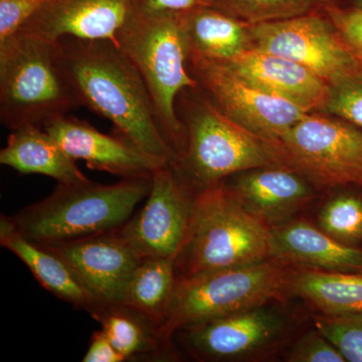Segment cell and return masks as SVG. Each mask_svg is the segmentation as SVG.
Wrapping results in <instances>:
<instances>
[{"mask_svg": "<svg viewBox=\"0 0 362 362\" xmlns=\"http://www.w3.org/2000/svg\"><path fill=\"white\" fill-rule=\"evenodd\" d=\"M116 45L141 75L162 133L176 160L185 147L176 99L182 90L199 88L187 69L180 13L141 9L119 32Z\"/></svg>", "mask_w": 362, "mask_h": 362, "instance_id": "obj_5", "label": "cell"}, {"mask_svg": "<svg viewBox=\"0 0 362 362\" xmlns=\"http://www.w3.org/2000/svg\"><path fill=\"white\" fill-rule=\"evenodd\" d=\"M291 290L324 315L362 316V273L301 271L293 275Z\"/></svg>", "mask_w": 362, "mask_h": 362, "instance_id": "obj_23", "label": "cell"}, {"mask_svg": "<svg viewBox=\"0 0 362 362\" xmlns=\"http://www.w3.org/2000/svg\"><path fill=\"white\" fill-rule=\"evenodd\" d=\"M194 195L171 165L154 173L144 206L119 228L140 259L177 258L187 239Z\"/></svg>", "mask_w": 362, "mask_h": 362, "instance_id": "obj_11", "label": "cell"}, {"mask_svg": "<svg viewBox=\"0 0 362 362\" xmlns=\"http://www.w3.org/2000/svg\"><path fill=\"white\" fill-rule=\"evenodd\" d=\"M323 114L337 117L362 129V71L331 86Z\"/></svg>", "mask_w": 362, "mask_h": 362, "instance_id": "obj_28", "label": "cell"}, {"mask_svg": "<svg viewBox=\"0 0 362 362\" xmlns=\"http://www.w3.org/2000/svg\"><path fill=\"white\" fill-rule=\"evenodd\" d=\"M270 259L178 278L160 331L173 339L177 331L278 299L291 289L293 275Z\"/></svg>", "mask_w": 362, "mask_h": 362, "instance_id": "obj_7", "label": "cell"}, {"mask_svg": "<svg viewBox=\"0 0 362 362\" xmlns=\"http://www.w3.org/2000/svg\"><path fill=\"white\" fill-rule=\"evenodd\" d=\"M44 247L70 266L99 303L122 304L131 277L141 262L119 228Z\"/></svg>", "mask_w": 362, "mask_h": 362, "instance_id": "obj_12", "label": "cell"}, {"mask_svg": "<svg viewBox=\"0 0 362 362\" xmlns=\"http://www.w3.org/2000/svg\"><path fill=\"white\" fill-rule=\"evenodd\" d=\"M272 258L329 272L362 273V250L305 221H293L272 228Z\"/></svg>", "mask_w": 362, "mask_h": 362, "instance_id": "obj_18", "label": "cell"}, {"mask_svg": "<svg viewBox=\"0 0 362 362\" xmlns=\"http://www.w3.org/2000/svg\"><path fill=\"white\" fill-rule=\"evenodd\" d=\"M197 6H213V0H142V9L146 11L182 13Z\"/></svg>", "mask_w": 362, "mask_h": 362, "instance_id": "obj_33", "label": "cell"}, {"mask_svg": "<svg viewBox=\"0 0 362 362\" xmlns=\"http://www.w3.org/2000/svg\"><path fill=\"white\" fill-rule=\"evenodd\" d=\"M47 0H0V42L11 39Z\"/></svg>", "mask_w": 362, "mask_h": 362, "instance_id": "obj_30", "label": "cell"}, {"mask_svg": "<svg viewBox=\"0 0 362 362\" xmlns=\"http://www.w3.org/2000/svg\"><path fill=\"white\" fill-rule=\"evenodd\" d=\"M187 69L199 90L221 113L264 139H275L309 114L252 84L226 64L188 59Z\"/></svg>", "mask_w": 362, "mask_h": 362, "instance_id": "obj_10", "label": "cell"}, {"mask_svg": "<svg viewBox=\"0 0 362 362\" xmlns=\"http://www.w3.org/2000/svg\"><path fill=\"white\" fill-rule=\"evenodd\" d=\"M335 4L362 13V0H335Z\"/></svg>", "mask_w": 362, "mask_h": 362, "instance_id": "obj_34", "label": "cell"}, {"mask_svg": "<svg viewBox=\"0 0 362 362\" xmlns=\"http://www.w3.org/2000/svg\"><path fill=\"white\" fill-rule=\"evenodd\" d=\"M272 258V228L232 188L216 183L194 195L187 239L175 259L178 278Z\"/></svg>", "mask_w": 362, "mask_h": 362, "instance_id": "obj_4", "label": "cell"}, {"mask_svg": "<svg viewBox=\"0 0 362 362\" xmlns=\"http://www.w3.org/2000/svg\"><path fill=\"white\" fill-rule=\"evenodd\" d=\"M0 163L21 175L49 176L58 183L89 180L59 142L44 128L37 126L11 131L6 146L0 151Z\"/></svg>", "mask_w": 362, "mask_h": 362, "instance_id": "obj_21", "label": "cell"}, {"mask_svg": "<svg viewBox=\"0 0 362 362\" xmlns=\"http://www.w3.org/2000/svg\"><path fill=\"white\" fill-rule=\"evenodd\" d=\"M252 49L292 59L330 86L362 71V59L327 13L251 25Z\"/></svg>", "mask_w": 362, "mask_h": 362, "instance_id": "obj_9", "label": "cell"}, {"mask_svg": "<svg viewBox=\"0 0 362 362\" xmlns=\"http://www.w3.org/2000/svg\"><path fill=\"white\" fill-rule=\"evenodd\" d=\"M44 129L74 160H84L94 170L122 178L151 177L159 168L169 165L149 156L116 131L104 134L75 117H59Z\"/></svg>", "mask_w": 362, "mask_h": 362, "instance_id": "obj_14", "label": "cell"}, {"mask_svg": "<svg viewBox=\"0 0 362 362\" xmlns=\"http://www.w3.org/2000/svg\"><path fill=\"white\" fill-rule=\"evenodd\" d=\"M350 47L362 59V13L333 4L325 9Z\"/></svg>", "mask_w": 362, "mask_h": 362, "instance_id": "obj_31", "label": "cell"}, {"mask_svg": "<svg viewBox=\"0 0 362 362\" xmlns=\"http://www.w3.org/2000/svg\"><path fill=\"white\" fill-rule=\"evenodd\" d=\"M321 230L338 240L362 238V201L341 195L328 202L319 216Z\"/></svg>", "mask_w": 362, "mask_h": 362, "instance_id": "obj_26", "label": "cell"}, {"mask_svg": "<svg viewBox=\"0 0 362 362\" xmlns=\"http://www.w3.org/2000/svg\"><path fill=\"white\" fill-rule=\"evenodd\" d=\"M335 0H213V6L250 25L324 11Z\"/></svg>", "mask_w": 362, "mask_h": 362, "instance_id": "obj_25", "label": "cell"}, {"mask_svg": "<svg viewBox=\"0 0 362 362\" xmlns=\"http://www.w3.org/2000/svg\"><path fill=\"white\" fill-rule=\"evenodd\" d=\"M316 330L329 340L345 361L362 362V316H317Z\"/></svg>", "mask_w": 362, "mask_h": 362, "instance_id": "obj_27", "label": "cell"}, {"mask_svg": "<svg viewBox=\"0 0 362 362\" xmlns=\"http://www.w3.org/2000/svg\"><path fill=\"white\" fill-rule=\"evenodd\" d=\"M187 59L228 63L252 49L251 25L213 6L180 13Z\"/></svg>", "mask_w": 362, "mask_h": 362, "instance_id": "obj_19", "label": "cell"}, {"mask_svg": "<svg viewBox=\"0 0 362 362\" xmlns=\"http://www.w3.org/2000/svg\"><path fill=\"white\" fill-rule=\"evenodd\" d=\"M282 326L279 314L259 306L194 324L177 332L185 334L188 349L197 356L223 361L264 346L279 334Z\"/></svg>", "mask_w": 362, "mask_h": 362, "instance_id": "obj_15", "label": "cell"}, {"mask_svg": "<svg viewBox=\"0 0 362 362\" xmlns=\"http://www.w3.org/2000/svg\"><path fill=\"white\" fill-rule=\"evenodd\" d=\"M151 187L152 176L109 185L90 180L59 183L49 197L8 218L25 239L42 246L61 244L121 228Z\"/></svg>", "mask_w": 362, "mask_h": 362, "instance_id": "obj_3", "label": "cell"}, {"mask_svg": "<svg viewBox=\"0 0 362 362\" xmlns=\"http://www.w3.org/2000/svg\"><path fill=\"white\" fill-rule=\"evenodd\" d=\"M288 361L294 362H344V357L337 347L326 339L318 330L312 331L302 337Z\"/></svg>", "mask_w": 362, "mask_h": 362, "instance_id": "obj_29", "label": "cell"}, {"mask_svg": "<svg viewBox=\"0 0 362 362\" xmlns=\"http://www.w3.org/2000/svg\"><path fill=\"white\" fill-rule=\"evenodd\" d=\"M226 64L247 81L292 102L307 113H322L331 86L292 59L257 49H247Z\"/></svg>", "mask_w": 362, "mask_h": 362, "instance_id": "obj_16", "label": "cell"}, {"mask_svg": "<svg viewBox=\"0 0 362 362\" xmlns=\"http://www.w3.org/2000/svg\"><path fill=\"white\" fill-rule=\"evenodd\" d=\"M175 108L185 147L171 168L194 194L237 173L282 168L268 140L221 113L199 88L182 90Z\"/></svg>", "mask_w": 362, "mask_h": 362, "instance_id": "obj_2", "label": "cell"}, {"mask_svg": "<svg viewBox=\"0 0 362 362\" xmlns=\"http://www.w3.org/2000/svg\"><path fill=\"white\" fill-rule=\"evenodd\" d=\"M0 244L23 261L40 284L54 296L87 312L99 303L61 257L25 239L4 214L0 218Z\"/></svg>", "mask_w": 362, "mask_h": 362, "instance_id": "obj_20", "label": "cell"}, {"mask_svg": "<svg viewBox=\"0 0 362 362\" xmlns=\"http://www.w3.org/2000/svg\"><path fill=\"white\" fill-rule=\"evenodd\" d=\"M59 70L81 107L108 119L116 132L164 163L175 160L144 81L111 40L63 37L54 44Z\"/></svg>", "mask_w": 362, "mask_h": 362, "instance_id": "obj_1", "label": "cell"}, {"mask_svg": "<svg viewBox=\"0 0 362 362\" xmlns=\"http://www.w3.org/2000/svg\"><path fill=\"white\" fill-rule=\"evenodd\" d=\"M80 107L54 44L23 33L0 42V121L6 127L45 128Z\"/></svg>", "mask_w": 362, "mask_h": 362, "instance_id": "obj_6", "label": "cell"}, {"mask_svg": "<svg viewBox=\"0 0 362 362\" xmlns=\"http://www.w3.org/2000/svg\"><path fill=\"white\" fill-rule=\"evenodd\" d=\"M142 9V0H47L20 32L54 44L63 37L111 40Z\"/></svg>", "mask_w": 362, "mask_h": 362, "instance_id": "obj_13", "label": "cell"}, {"mask_svg": "<svg viewBox=\"0 0 362 362\" xmlns=\"http://www.w3.org/2000/svg\"><path fill=\"white\" fill-rule=\"evenodd\" d=\"M282 168L317 187L362 188V129L337 117L309 113L268 140Z\"/></svg>", "mask_w": 362, "mask_h": 362, "instance_id": "obj_8", "label": "cell"}, {"mask_svg": "<svg viewBox=\"0 0 362 362\" xmlns=\"http://www.w3.org/2000/svg\"><path fill=\"white\" fill-rule=\"evenodd\" d=\"M124 357L117 351L104 330L95 331L83 362H123Z\"/></svg>", "mask_w": 362, "mask_h": 362, "instance_id": "obj_32", "label": "cell"}, {"mask_svg": "<svg viewBox=\"0 0 362 362\" xmlns=\"http://www.w3.org/2000/svg\"><path fill=\"white\" fill-rule=\"evenodd\" d=\"M89 313L125 361L168 357L171 341L162 337L159 324L148 317L124 304L98 303Z\"/></svg>", "mask_w": 362, "mask_h": 362, "instance_id": "obj_22", "label": "cell"}, {"mask_svg": "<svg viewBox=\"0 0 362 362\" xmlns=\"http://www.w3.org/2000/svg\"><path fill=\"white\" fill-rule=\"evenodd\" d=\"M176 283L175 259H143L131 277L122 304L156 321L161 328Z\"/></svg>", "mask_w": 362, "mask_h": 362, "instance_id": "obj_24", "label": "cell"}, {"mask_svg": "<svg viewBox=\"0 0 362 362\" xmlns=\"http://www.w3.org/2000/svg\"><path fill=\"white\" fill-rule=\"evenodd\" d=\"M230 187L247 211L268 225L288 218L313 197L311 182L280 166L243 173Z\"/></svg>", "mask_w": 362, "mask_h": 362, "instance_id": "obj_17", "label": "cell"}]
</instances>
